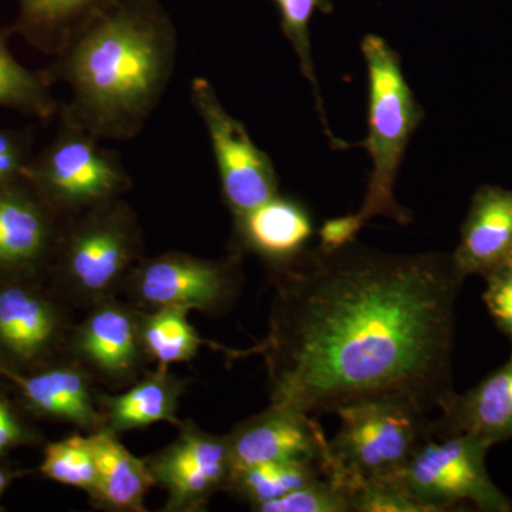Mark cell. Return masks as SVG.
<instances>
[{"mask_svg": "<svg viewBox=\"0 0 512 512\" xmlns=\"http://www.w3.org/2000/svg\"><path fill=\"white\" fill-rule=\"evenodd\" d=\"M264 356L272 404L335 413L377 396L430 412L453 390V255L390 254L355 241L319 247L275 272Z\"/></svg>", "mask_w": 512, "mask_h": 512, "instance_id": "obj_1", "label": "cell"}, {"mask_svg": "<svg viewBox=\"0 0 512 512\" xmlns=\"http://www.w3.org/2000/svg\"><path fill=\"white\" fill-rule=\"evenodd\" d=\"M175 56L177 33L157 0H110L74 30L45 73L72 94L63 124L124 141L157 109Z\"/></svg>", "mask_w": 512, "mask_h": 512, "instance_id": "obj_2", "label": "cell"}, {"mask_svg": "<svg viewBox=\"0 0 512 512\" xmlns=\"http://www.w3.org/2000/svg\"><path fill=\"white\" fill-rule=\"evenodd\" d=\"M362 53L369 82V119L363 146L372 160V171L356 214L365 224L372 218L386 217L409 225L412 214L397 202L394 188L414 131L423 123L424 110L404 77L402 60L383 37H363Z\"/></svg>", "mask_w": 512, "mask_h": 512, "instance_id": "obj_3", "label": "cell"}, {"mask_svg": "<svg viewBox=\"0 0 512 512\" xmlns=\"http://www.w3.org/2000/svg\"><path fill=\"white\" fill-rule=\"evenodd\" d=\"M53 255L60 288L74 305L87 311L114 298L143 258L136 211L117 198L69 218Z\"/></svg>", "mask_w": 512, "mask_h": 512, "instance_id": "obj_4", "label": "cell"}, {"mask_svg": "<svg viewBox=\"0 0 512 512\" xmlns=\"http://www.w3.org/2000/svg\"><path fill=\"white\" fill-rule=\"evenodd\" d=\"M338 433L329 441V477L349 488L392 477L434 436L426 410L404 396H377L340 407Z\"/></svg>", "mask_w": 512, "mask_h": 512, "instance_id": "obj_5", "label": "cell"}, {"mask_svg": "<svg viewBox=\"0 0 512 512\" xmlns=\"http://www.w3.org/2000/svg\"><path fill=\"white\" fill-rule=\"evenodd\" d=\"M25 180L56 214L69 218L121 198L133 185L119 156L101 147L99 138L66 124L30 160Z\"/></svg>", "mask_w": 512, "mask_h": 512, "instance_id": "obj_6", "label": "cell"}, {"mask_svg": "<svg viewBox=\"0 0 512 512\" xmlns=\"http://www.w3.org/2000/svg\"><path fill=\"white\" fill-rule=\"evenodd\" d=\"M491 446L470 434L430 437L393 478L430 512L471 504L483 512H511L512 501L495 485L485 457Z\"/></svg>", "mask_w": 512, "mask_h": 512, "instance_id": "obj_7", "label": "cell"}, {"mask_svg": "<svg viewBox=\"0 0 512 512\" xmlns=\"http://www.w3.org/2000/svg\"><path fill=\"white\" fill-rule=\"evenodd\" d=\"M234 254L205 259L185 252L143 256L128 275L123 292L140 311L178 308L204 313L227 312L241 291V264Z\"/></svg>", "mask_w": 512, "mask_h": 512, "instance_id": "obj_8", "label": "cell"}, {"mask_svg": "<svg viewBox=\"0 0 512 512\" xmlns=\"http://www.w3.org/2000/svg\"><path fill=\"white\" fill-rule=\"evenodd\" d=\"M191 101L207 128L222 198L232 217L278 195L281 191L274 161L256 146L247 127L228 113L214 86L204 77L192 80Z\"/></svg>", "mask_w": 512, "mask_h": 512, "instance_id": "obj_9", "label": "cell"}, {"mask_svg": "<svg viewBox=\"0 0 512 512\" xmlns=\"http://www.w3.org/2000/svg\"><path fill=\"white\" fill-rule=\"evenodd\" d=\"M177 439L146 458L156 485L167 491L163 511H204L215 494L228 491L231 453L227 436H215L187 420L178 426Z\"/></svg>", "mask_w": 512, "mask_h": 512, "instance_id": "obj_10", "label": "cell"}, {"mask_svg": "<svg viewBox=\"0 0 512 512\" xmlns=\"http://www.w3.org/2000/svg\"><path fill=\"white\" fill-rule=\"evenodd\" d=\"M69 355L113 389L136 382L147 363L140 335V309L117 296L87 309L70 333Z\"/></svg>", "mask_w": 512, "mask_h": 512, "instance_id": "obj_11", "label": "cell"}, {"mask_svg": "<svg viewBox=\"0 0 512 512\" xmlns=\"http://www.w3.org/2000/svg\"><path fill=\"white\" fill-rule=\"evenodd\" d=\"M232 466L245 468L278 461L330 466L329 440L311 414L272 404L241 421L227 436Z\"/></svg>", "mask_w": 512, "mask_h": 512, "instance_id": "obj_12", "label": "cell"}, {"mask_svg": "<svg viewBox=\"0 0 512 512\" xmlns=\"http://www.w3.org/2000/svg\"><path fill=\"white\" fill-rule=\"evenodd\" d=\"M72 329L62 308L45 293L16 282L0 285V353L6 359L40 362L69 343Z\"/></svg>", "mask_w": 512, "mask_h": 512, "instance_id": "obj_13", "label": "cell"}, {"mask_svg": "<svg viewBox=\"0 0 512 512\" xmlns=\"http://www.w3.org/2000/svg\"><path fill=\"white\" fill-rule=\"evenodd\" d=\"M315 234L309 208L279 192L254 210L234 215L238 254L258 256L274 272L295 264Z\"/></svg>", "mask_w": 512, "mask_h": 512, "instance_id": "obj_14", "label": "cell"}, {"mask_svg": "<svg viewBox=\"0 0 512 512\" xmlns=\"http://www.w3.org/2000/svg\"><path fill=\"white\" fill-rule=\"evenodd\" d=\"M55 215L26 180L0 188V272L35 271L53 255Z\"/></svg>", "mask_w": 512, "mask_h": 512, "instance_id": "obj_15", "label": "cell"}, {"mask_svg": "<svg viewBox=\"0 0 512 512\" xmlns=\"http://www.w3.org/2000/svg\"><path fill=\"white\" fill-rule=\"evenodd\" d=\"M6 379L18 386L23 402L39 416L87 433L106 427L93 376L73 357L32 375L13 370Z\"/></svg>", "mask_w": 512, "mask_h": 512, "instance_id": "obj_16", "label": "cell"}, {"mask_svg": "<svg viewBox=\"0 0 512 512\" xmlns=\"http://www.w3.org/2000/svg\"><path fill=\"white\" fill-rule=\"evenodd\" d=\"M439 409L436 437L470 434L491 447L512 439V350L503 366L467 392L451 393Z\"/></svg>", "mask_w": 512, "mask_h": 512, "instance_id": "obj_17", "label": "cell"}, {"mask_svg": "<svg viewBox=\"0 0 512 512\" xmlns=\"http://www.w3.org/2000/svg\"><path fill=\"white\" fill-rule=\"evenodd\" d=\"M451 255L464 278H484L512 259V190L497 185L477 188Z\"/></svg>", "mask_w": 512, "mask_h": 512, "instance_id": "obj_18", "label": "cell"}, {"mask_svg": "<svg viewBox=\"0 0 512 512\" xmlns=\"http://www.w3.org/2000/svg\"><path fill=\"white\" fill-rule=\"evenodd\" d=\"M187 387L170 369L157 367L144 373L120 394H100L99 406L107 429L116 433L146 429L151 424L165 423L180 426V400Z\"/></svg>", "mask_w": 512, "mask_h": 512, "instance_id": "obj_19", "label": "cell"}, {"mask_svg": "<svg viewBox=\"0 0 512 512\" xmlns=\"http://www.w3.org/2000/svg\"><path fill=\"white\" fill-rule=\"evenodd\" d=\"M97 468L96 490L90 497L101 510L146 511V495L156 485L146 460L127 450L117 434L103 429L87 433Z\"/></svg>", "mask_w": 512, "mask_h": 512, "instance_id": "obj_20", "label": "cell"}, {"mask_svg": "<svg viewBox=\"0 0 512 512\" xmlns=\"http://www.w3.org/2000/svg\"><path fill=\"white\" fill-rule=\"evenodd\" d=\"M110 0H19L10 32L19 33L47 55H57L74 30Z\"/></svg>", "mask_w": 512, "mask_h": 512, "instance_id": "obj_21", "label": "cell"}, {"mask_svg": "<svg viewBox=\"0 0 512 512\" xmlns=\"http://www.w3.org/2000/svg\"><path fill=\"white\" fill-rule=\"evenodd\" d=\"M188 313L178 308L140 311L141 343L148 362L170 369L197 356L207 340L191 325Z\"/></svg>", "mask_w": 512, "mask_h": 512, "instance_id": "obj_22", "label": "cell"}, {"mask_svg": "<svg viewBox=\"0 0 512 512\" xmlns=\"http://www.w3.org/2000/svg\"><path fill=\"white\" fill-rule=\"evenodd\" d=\"M320 477H329L325 467L305 461L262 463L232 471L229 493L247 501L255 510L259 505L278 500L296 488Z\"/></svg>", "mask_w": 512, "mask_h": 512, "instance_id": "obj_23", "label": "cell"}, {"mask_svg": "<svg viewBox=\"0 0 512 512\" xmlns=\"http://www.w3.org/2000/svg\"><path fill=\"white\" fill-rule=\"evenodd\" d=\"M10 33L0 29V107L40 120L50 119L59 109L50 90L52 82L45 72H32L16 60L8 45Z\"/></svg>", "mask_w": 512, "mask_h": 512, "instance_id": "obj_24", "label": "cell"}, {"mask_svg": "<svg viewBox=\"0 0 512 512\" xmlns=\"http://www.w3.org/2000/svg\"><path fill=\"white\" fill-rule=\"evenodd\" d=\"M279 12H281L282 30L286 39L291 42L296 56H298L299 67L308 83L311 84L316 107H318L320 123L323 133L330 141V146L336 150H348L352 147L345 140H339L333 134L332 128L326 117L323 107L322 94H320L318 77H316L315 64H313L311 33L309 23L315 12L330 13L333 10L329 0H275Z\"/></svg>", "mask_w": 512, "mask_h": 512, "instance_id": "obj_25", "label": "cell"}, {"mask_svg": "<svg viewBox=\"0 0 512 512\" xmlns=\"http://www.w3.org/2000/svg\"><path fill=\"white\" fill-rule=\"evenodd\" d=\"M40 473L56 483L77 488L92 497L97 484V468L89 437L74 433L47 444Z\"/></svg>", "mask_w": 512, "mask_h": 512, "instance_id": "obj_26", "label": "cell"}, {"mask_svg": "<svg viewBox=\"0 0 512 512\" xmlns=\"http://www.w3.org/2000/svg\"><path fill=\"white\" fill-rule=\"evenodd\" d=\"M258 512H350L349 490L330 477H320L292 493L259 505Z\"/></svg>", "mask_w": 512, "mask_h": 512, "instance_id": "obj_27", "label": "cell"}, {"mask_svg": "<svg viewBox=\"0 0 512 512\" xmlns=\"http://www.w3.org/2000/svg\"><path fill=\"white\" fill-rule=\"evenodd\" d=\"M350 512H430L393 477L373 478L349 488Z\"/></svg>", "mask_w": 512, "mask_h": 512, "instance_id": "obj_28", "label": "cell"}, {"mask_svg": "<svg viewBox=\"0 0 512 512\" xmlns=\"http://www.w3.org/2000/svg\"><path fill=\"white\" fill-rule=\"evenodd\" d=\"M483 301L501 333L512 340V259L484 276Z\"/></svg>", "mask_w": 512, "mask_h": 512, "instance_id": "obj_29", "label": "cell"}, {"mask_svg": "<svg viewBox=\"0 0 512 512\" xmlns=\"http://www.w3.org/2000/svg\"><path fill=\"white\" fill-rule=\"evenodd\" d=\"M30 160L29 138L25 134L0 130V188L25 180Z\"/></svg>", "mask_w": 512, "mask_h": 512, "instance_id": "obj_30", "label": "cell"}, {"mask_svg": "<svg viewBox=\"0 0 512 512\" xmlns=\"http://www.w3.org/2000/svg\"><path fill=\"white\" fill-rule=\"evenodd\" d=\"M365 225L356 212L325 221L318 232L319 248L322 251H336V249L346 247L356 241L357 234Z\"/></svg>", "mask_w": 512, "mask_h": 512, "instance_id": "obj_31", "label": "cell"}, {"mask_svg": "<svg viewBox=\"0 0 512 512\" xmlns=\"http://www.w3.org/2000/svg\"><path fill=\"white\" fill-rule=\"evenodd\" d=\"M29 441H32V436L25 424L20 421L8 400L0 394V456Z\"/></svg>", "mask_w": 512, "mask_h": 512, "instance_id": "obj_32", "label": "cell"}, {"mask_svg": "<svg viewBox=\"0 0 512 512\" xmlns=\"http://www.w3.org/2000/svg\"><path fill=\"white\" fill-rule=\"evenodd\" d=\"M13 477H15V473L6 470V468L0 467V498H2V495L5 493L6 488L9 487V484L12 483Z\"/></svg>", "mask_w": 512, "mask_h": 512, "instance_id": "obj_33", "label": "cell"}, {"mask_svg": "<svg viewBox=\"0 0 512 512\" xmlns=\"http://www.w3.org/2000/svg\"><path fill=\"white\" fill-rule=\"evenodd\" d=\"M13 370L18 369H15V367L10 365L8 360H6V357L3 356L2 353H0V376L8 377L9 373H12Z\"/></svg>", "mask_w": 512, "mask_h": 512, "instance_id": "obj_34", "label": "cell"}]
</instances>
